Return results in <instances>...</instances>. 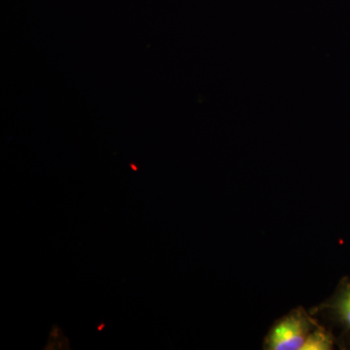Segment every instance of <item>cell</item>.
<instances>
[{
    "label": "cell",
    "mask_w": 350,
    "mask_h": 350,
    "mask_svg": "<svg viewBox=\"0 0 350 350\" xmlns=\"http://www.w3.org/2000/svg\"><path fill=\"white\" fill-rule=\"evenodd\" d=\"M306 340L305 327L301 320L291 317L275 327L269 338L273 350H298Z\"/></svg>",
    "instance_id": "6da1fadb"
},
{
    "label": "cell",
    "mask_w": 350,
    "mask_h": 350,
    "mask_svg": "<svg viewBox=\"0 0 350 350\" xmlns=\"http://www.w3.org/2000/svg\"><path fill=\"white\" fill-rule=\"evenodd\" d=\"M331 349L330 338L322 332H317L306 338L301 350H328Z\"/></svg>",
    "instance_id": "7a4b0ae2"
},
{
    "label": "cell",
    "mask_w": 350,
    "mask_h": 350,
    "mask_svg": "<svg viewBox=\"0 0 350 350\" xmlns=\"http://www.w3.org/2000/svg\"><path fill=\"white\" fill-rule=\"evenodd\" d=\"M340 312L345 321L350 327V290L342 297L340 304Z\"/></svg>",
    "instance_id": "3957f363"
}]
</instances>
